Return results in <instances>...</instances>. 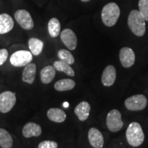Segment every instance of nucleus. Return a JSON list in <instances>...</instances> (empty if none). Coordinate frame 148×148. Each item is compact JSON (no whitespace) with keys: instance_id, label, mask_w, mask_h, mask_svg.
Segmentation results:
<instances>
[{"instance_id":"nucleus-27","label":"nucleus","mask_w":148,"mask_h":148,"mask_svg":"<svg viewBox=\"0 0 148 148\" xmlns=\"http://www.w3.org/2000/svg\"><path fill=\"white\" fill-rule=\"evenodd\" d=\"M8 56V51L5 49H0V66L6 61Z\"/></svg>"},{"instance_id":"nucleus-11","label":"nucleus","mask_w":148,"mask_h":148,"mask_svg":"<svg viewBox=\"0 0 148 148\" xmlns=\"http://www.w3.org/2000/svg\"><path fill=\"white\" fill-rule=\"evenodd\" d=\"M88 138L90 145L94 148H102L104 143L103 136L99 130L91 127L88 133Z\"/></svg>"},{"instance_id":"nucleus-24","label":"nucleus","mask_w":148,"mask_h":148,"mask_svg":"<svg viewBox=\"0 0 148 148\" xmlns=\"http://www.w3.org/2000/svg\"><path fill=\"white\" fill-rule=\"evenodd\" d=\"M58 57L60 60L63 61L69 65L73 64L75 62V58H74L73 56L69 51L66 50V49H60L58 51Z\"/></svg>"},{"instance_id":"nucleus-8","label":"nucleus","mask_w":148,"mask_h":148,"mask_svg":"<svg viewBox=\"0 0 148 148\" xmlns=\"http://www.w3.org/2000/svg\"><path fill=\"white\" fill-rule=\"evenodd\" d=\"M14 18L22 28L26 30L32 29L34 26V21L29 12L24 9L16 10L14 13Z\"/></svg>"},{"instance_id":"nucleus-29","label":"nucleus","mask_w":148,"mask_h":148,"mask_svg":"<svg viewBox=\"0 0 148 148\" xmlns=\"http://www.w3.org/2000/svg\"><path fill=\"white\" fill-rule=\"evenodd\" d=\"M81 1H82V2H88V1H90V0H80Z\"/></svg>"},{"instance_id":"nucleus-18","label":"nucleus","mask_w":148,"mask_h":148,"mask_svg":"<svg viewBox=\"0 0 148 148\" xmlns=\"http://www.w3.org/2000/svg\"><path fill=\"white\" fill-rule=\"evenodd\" d=\"M56 75V69L53 66H47L40 71V79L43 84H47L52 82Z\"/></svg>"},{"instance_id":"nucleus-19","label":"nucleus","mask_w":148,"mask_h":148,"mask_svg":"<svg viewBox=\"0 0 148 148\" xmlns=\"http://www.w3.org/2000/svg\"><path fill=\"white\" fill-rule=\"evenodd\" d=\"M28 47L32 55L38 56L42 52L44 43L41 40L38 38H31L28 40Z\"/></svg>"},{"instance_id":"nucleus-25","label":"nucleus","mask_w":148,"mask_h":148,"mask_svg":"<svg viewBox=\"0 0 148 148\" xmlns=\"http://www.w3.org/2000/svg\"><path fill=\"white\" fill-rule=\"evenodd\" d=\"M138 8L140 13L142 14L145 21H148V0H139Z\"/></svg>"},{"instance_id":"nucleus-28","label":"nucleus","mask_w":148,"mask_h":148,"mask_svg":"<svg viewBox=\"0 0 148 148\" xmlns=\"http://www.w3.org/2000/svg\"><path fill=\"white\" fill-rule=\"evenodd\" d=\"M63 106L64 107V108H67V107L69 106V103H68L67 102H64L63 103Z\"/></svg>"},{"instance_id":"nucleus-16","label":"nucleus","mask_w":148,"mask_h":148,"mask_svg":"<svg viewBox=\"0 0 148 148\" xmlns=\"http://www.w3.org/2000/svg\"><path fill=\"white\" fill-rule=\"evenodd\" d=\"M36 66L34 63H29L25 66L22 74V80L23 82L32 84L34 82L36 76Z\"/></svg>"},{"instance_id":"nucleus-13","label":"nucleus","mask_w":148,"mask_h":148,"mask_svg":"<svg viewBox=\"0 0 148 148\" xmlns=\"http://www.w3.org/2000/svg\"><path fill=\"white\" fill-rule=\"evenodd\" d=\"M14 20L10 14H0V34H5L10 32L14 27Z\"/></svg>"},{"instance_id":"nucleus-12","label":"nucleus","mask_w":148,"mask_h":148,"mask_svg":"<svg viewBox=\"0 0 148 148\" xmlns=\"http://www.w3.org/2000/svg\"><path fill=\"white\" fill-rule=\"evenodd\" d=\"M116 69L113 65H108L103 70L101 75V82L103 86H110L116 79Z\"/></svg>"},{"instance_id":"nucleus-20","label":"nucleus","mask_w":148,"mask_h":148,"mask_svg":"<svg viewBox=\"0 0 148 148\" xmlns=\"http://www.w3.org/2000/svg\"><path fill=\"white\" fill-rule=\"evenodd\" d=\"M75 82L71 79H62L54 84V88L58 91H66L75 87Z\"/></svg>"},{"instance_id":"nucleus-23","label":"nucleus","mask_w":148,"mask_h":148,"mask_svg":"<svg viewBox=\"0 0 148 148\" xmlns=\"http://www.w3.org/2000/svg\"><path fill=\"white\" fill-rule=\"evenodd\" d=\"M53 67L56 70L58 71H62L66 73L69 76L73 77L75 75V72L73 69L71 67L69 64H66V62L61 60H57L53 62Z\"/></svg>"},{"instance_id":"nucleus-15","label":"nucleus","mask_w":148,"mask_h":148,"mask_svg":"<svg viewBox=\"0 0 148 148\" xmlns=\"http://www.w3.org/2000/svg\"><path fill=\"white\" fill-rule=\"evenodd\" d=\"M90 106L87 101H82L75 108L74 112L79 121H84L88 119L90 114Z\"/></svg>"},{"instance_id":"nucleus-2","label":"nucleus","mask_w":148,"mask_h":148,"mask_svg":"<svg viewBox=\"0 0 148 148\" xmlns=\"http://www.w3.org/2000/svg\"><path fill=\"white\" fill-rule=\"evenodd\" d=\"M120 8L116 3L111 2L107 3L101 10V19L103 24L107 27H112L119 19Z\"/></svg>"},{"instance_id":"nucleus-17","label":"nucleus","mask_w":148,"mask_h":148,"mask_svg":"<svg viewBox=\"0 0 148 148\" xmlns=\"http://www.w3.org/2000/svg\"><path fill=\"white\" fill-rule=\"evenodd\" d=\"M47 115L48 119L56 123H62L65 121L66 114L64 111L60 108H52L47 110Z\"/></svg>"},{"instance_id":"nucleus-5","label":"nucleus","mask_w":148,"mask_h":148,"mask_svg":"<svg viewBox=\"0 0 148 148\" xmlns=\"http://www.w3.org/2000/svg\"><path fill=\"white\" fill-rule=\"evenodd\" d=\"M32 53L27 50H19L12 53L10 58V62L12 65L16 67L25 66L32 62Z\"/></svg>"},{"instance_id":"nucleus-22","label":"nucleus","mask_w":148,"mask_h":148,"mask_svg":"<svg viewBox=\"0 0 148 148\" xmlns=\"http://www.w3.org/2000/svg\"><path fill=\"white\" fill-rule=\"evenodd\" d=\"M13 140L10 133L6 130L0 128V146L2 148H11Z\"/></svg>"},{"instance_id":"nucleus-7","label":"nucleus","mask_w":148,"mask_h":148,"mask_svg":"<svg viewBox=\"0 0 148 148\" xmlns=\"http://www.w3.org/2000/svg\"><path fill=\"white\" fill-rule=\"evenodd\" d=\"M16 101V93L4 91L0 94V112L7 113L13 108Z\"/></svg>"},{"instance_id":"nucleus-26","label":"nucleus","mask_w":148,"mask_h":148,"mask_svg":"<svg viewBox=\"0 0 148 148\" xmlns=\"http://www.w3.org/2000/svg\"><path fill=\"white\" fill-rule=\"evenodd\" d=\"M38 148H57L58 144L52 140H43L38 144Z\"/></svg>"},{"instance_id":"nucleus-14","label":"nucleus","mask_w":148,"mask_h":148,"mask_svg":"<svg viewBox=\"0 0 148 148\" xmlns=\"http://www.w3.org/2000/svg\"><path fill=\"white\" fill-rule=\"evenodd\" d=\"M42 133V128L40 125L34 122H29L24 125L22 134L25 138H31L33 136H39Z\"/></svg>"},{"instance_id":"nucleus-3","label":"nucleus","mask_w":148,"mask_h":148,"mask_svg":"<svg viewBox=\"0 0 148 148\" xmlns=\"http://www.w3.org/2000/svg\"><path fill=\"white\" fill-rule=\"evenodd\" d=\"M125 136L127 143L132 147H138L145 139L143 129L137 122H132L127 127Z\"/></svg>"},{"instance_id":"nucleus-21","label":"nucleus","mask_w":148,"mask_h":148,"mask_svg":"<svg viewBox=\"0 0 148 148\" xmlns=\"http://www.w3.org/2000/svg\"><path fill=\"white\" fill-rule=\"evenodd\" d=\"M48 32L52 38H56L60 34L61 25L59 20L56 18H51L48 22Z\"/></svg>"},{"instance_id":"nucleus-6","label":"nucleus","mask_w":148,"mask_h":148,"mask_svg":"<svg viewBox=\"0 0 148 148\" xmlns=\"http://www.w3.org/2000/svg\"><path fill=\"white\" fill-rule=\"evenodd\" d=\"M106 125L110 132H116L119 131L123 126L121 120V112L116 109H112L107 114Z\"/></svg>"},{"instance_id":"nucleus-9","label":"nucleus","mask_w":148,"mask_h":148,"mask_svg":"<svg viewBox=\"0 0 148 148\" xmlns=\"http://www.w3.org/2000/svg\"><path fill=\"white\" fill-rule=\"evenodd\" d=\"M60 39L63 44L70 50H74L77 47L76 34L71 29H64L60 32Z\"/></svg>"},{"instance_id":"nucleus-10","label":"nucleus","mask_w":148,"mask_h":148,"mask_svg":"<svg viewBox=\"0 0 148 148\" xmlns=\"http://www.w3.org/2000/svg\"><path fill=\"white\" fill-rule=\"evenodd\" d=\"M119 60L125 68L131 67L135 62V53L130 47H123L119 51Z\"/></svg>"},{"instance_id":"nucleus-1","label":"nucleus","mask_w":148,"mask_h":148,"mask_svg":"<svg viewBox=\"0 0 148 148\" xmlns=\"http://www.w3.org/2000/svg\"><path fill=\"white\" fill-rule=\"evenodd\" d=\"M145 21V19L140 13L139 10H133L129 14L127 25L134 35L143 36L146 30Z\"/></svg>"},{"instance_id":"nucleus-4","label":"nucleus","mask_w":148,"mask_h":148,"mask_svg":"<svg viewBox=\"0 0 148 148\" xmlns=\"http://www.w3.org/2000/svg\"><path fill=\"white\" fill-rule=\"evenodd\" d=\"M147 105V97L142 94L131 96L125 100V108L130 111L142 110L145 108Z\"/></svg>"}]
</instances>
